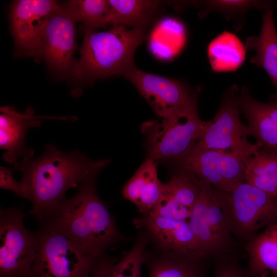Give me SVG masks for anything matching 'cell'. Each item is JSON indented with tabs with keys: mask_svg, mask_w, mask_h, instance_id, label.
<instances>
[{
	"mask_svg": "<svg viewBox=\"0 0 277 277\" xmlns=\"http://www.w3.org/2000/svg\"><path fill=\"white\" fill-rule=\"evenodd\" d=\"M110 162L92 160L77 151L64 152L48 144L39 157L22 159L14 169L22 173L21 182L32 204L29 213L42 223L57 210L69 189L95 177Z\"/></svg>",
	"mask_w": 277,
	"mask_h": 277,
	"instance_id": "obj_1",
	"label": "cell"
},
{
	"mask_svg": "<svg viewBox=\"0 0 277 277\" xmlns=\"http://www.w3.org/2000/svg\"><path fill=\"white\" fill-rule=\"evenodd\" d=\"M95 177L84 181L48 219L85 255L96 259L126 238L119 230L105 203L99 197Z\"/></svg>",
	"mask_w": 277,
	"mask_h": 277,
	"instance_id": "obj_2",
	"label": "cell"
},
{
	"mask_svg": "<svg viewBox=\"0 0 277 277\" xmlns=\"http://www.w3.org/2000/svg\"><path fill=\"white\" fill-rule=\"evenodd\" d=\"M144 30L120 25L105 31H85L80 58L72 66L73 75L89 81L112 75L124 76L135 67L134 54Z\"/></svg>",
	"mask_w": 277,
	"mask_h": 277,
	"instance_id": "obj_3",
	"label": "cell"
},
{
	"mask_svg": "<svg viewBox=\"0 0 277 277\" xmlns=\"http://www.w3.org/2000/svg\"><path fill=\"white\" fill-rule=\"evenodd\" d=\"M196 94L168 116L144 123L142 131L147 138L148 158L176 161L188 152L205 133L211 121L199 116Z\"/></svg>",
	"mask_w": 277,
	"mask_h": 277,
	"instance_id": "obj_4",
	"label": "cell"
},
{
	"mask_svg": "<svg viewBox=\"0 0 277 277\" xmlns=\"http://www.w3.org/2000/svg\"><path fill=\"white\" fill-rule=\"evenodd\" d=\"M214 193L228 230L246 243L277 223V197L255 186L244 182L230 192L214 187Z\"/></svg>",
	"mask_w": 277,
	"mask_h": 277,
	"instance_id": "obj_5",
	"label": "cell"
},
{
	"mask_svg": "<svg viewBox=\"0 0 277 277\" xmlns=\"http://www.w3.org/2000/svg\"><path fill=\"white\" fill-rule=\"evenodd\" d=\"M37 249L30 277H89L96 259L83 254L51 224L41 223L35 232Z\"/></svg>",
	"mask_w": 277,
	"mask_h": 277,
	"instance_id": "obj_6",
	"label": "cell"
},
{
	"mask_svg": "<svg viewBox=\"0 0 277 277\" xmlns=\"http://www.w3.org/2000/svg\"><path fill=\"white\" fill-rule=\"evenodd\" d=\"M239 89L233 86L222 97L218 111L203 137L189 150L199 152L221 150L236 155L242 160L253 154L259 146L250 143L247 125L241 121L237 96Z\"/></svg>",
	"mask_w": 277,
	"mask_h": 277,
	"instance_id": "obj_7",
	"label": "cell"
},
{
	"mask_svg": "<svg viewBox=\"0 0 277 277\" xmlns=\"http://www.w3.org/2000/svg\"><path fill=\"white\" fill-rule=\"evenodd\" d=\"M201 183V191L188 221L199 251L213 259L234 252L236 243L226 225L214 187Z\"/></svg>",
	"mask_w": 277,
	"mask_h": 277,
	"instance_id": "obj_8",
	"label": "cell"
},
{
	"mask_svg": "<svg viewBox=\"0 0 277 277\" xmlns=\"http://www.w3.org/2000/svg\"><path fill=\"white\" fill-rule=\"evenodd\" d=\"M26 215L21 208L1 209L0 277H30L37 240L24 225Z\"/></svg>",
	"mask_w": 277,
	"mask_h": 277,
	"instance_id": "obj_9",
	"label": "cell"
},
{
	"mask_svg": "<svg viewBox=\"0 0 277 277\" xmlns=\"http://www.w3.org/2000/svg\"><path fill=\"white\" fill-rule=\"evenodd\" d=\"M176 161L181 171L189 173L200 181L224 192H231L245 182L243 160L223 150L189 151Z\"/></svg>",
	"mask_w": 277,
	"mask_h": 277,
	"instance_id": "obj_10",
	"label": "cell"
},
{
	"mask_svg": "<svg viewBox=\"0 0 277 277\" xmlns=\"http://www.w3.org/2000/svg\"><path fill=\"white\" fill-rule=\"evenodd\" d=\"M77 22L73 11L67 5L53 12L44 27L41 55L50 67L59 74L71 70Z\"/></svg>",
	"mask_w": 277,
	"mask_h": 277,
	"instance_id": "obj_11",
	"label": "cell"
},
{
	"mask_svg": "<svg viewBox=\"0 0 277 277\" xmlns=\"http://www.w3.org/2000/svg\"><path fill=\"white\" fill-rule=\"evenodd\" d=\"M61 7L52 0H19L14 3L11 13V29L20 53L33 56L41 55L46 23Z\"/></svg>",
	"mask_w": 277,
	"mask_h": 277,
	"instance_id": "obj_12",
	"label": "cell"
},
{
	"mask_svg": "<svg viewBox=\"0 0 277 277\" xmlns=\"http://www.w3.org/2000/svg\"><path fill=\"white\" fill-rule=\"evenodd\" d=\"M124 77L133 84L159 117L172 113L192 95L180 82L143 71L135 66Z\"/></svg>",
	"mask_w": 277,
	"mask_h": 277,
	"instance_id": "obj_13",
	"label": "cell"
},
{
	"mask_svg": "<svg viewBox=\"0 0 277 277\" xmlns=\"http://www.w3.org/2000/svg\"><path fill=\"white\" fill-rule=\"evenodd\" d=\"M132 222L138 230L147 232L151 246L169 251L200 253L188 220L148 215L134 218Z\"/></svg>",
	"mask_w": 277,
	"mask_h": 277,
	"instance_id": "obj_14",
	"label": "cell"
},
{
	"mask_svg": "<svg viewBox=\"0 0 277 277\" xmlns=\"http://www.w3.org/2000/svg\"><path fill=\"white\" fill-rule=\"evenodd\" d=\"M210 259L198 252L161 249L151 246L144 259L149 277H207Z\"/></svg>",
	"mask_w": 277,
	"mask_h": 277,
	"instance_id": "obj_15",
	"label": "cell"
},
{
	"mask_svg": "<svg viewBox=\"0 0 277 277\" xmlns=\"http://www.w3.org/2000/svg\"><path fill=\"white\" fill-rule=\"evenodd\" d=\"M201 189V181L192 174L181 171L167 183H163L161 197L149 215L187 221Z\"/></svg>",
	"mask_w": 277,
	"mask_h": 277,
	"instance_id": "obj_16",
	"label": "cell"
},
{
	"mask_svg": "<svg viewBox=\"0 0 277 277\" xmlns=\"http://www.w3.org/2000/svg\"><path fill=\"white\" fill-rule=\"evenodd\" d=\"M33 113L31 107L24 113L17 112L11 106L1 107L0 147L6 150L3 156L6 163L15 164L19 158L33 156V150L25 146V135L29 128L41 125Z\"/></svg>",
	"mask_w": 277,
	"mask_h": 277,
	"instance_id": "obj_17",
	"label": "cell"
},
{
	"mask_svg": "<svg viewBox=\"0 0 277 277\" xmlns=\"http://www.w3.org/2000/svg\"><path fill=\"white\" fill-rule=\"evenodd\" d=\"M237 100L247 121L249 135L255 138L260 149L277 152V101H257L246 87L239 92Z\"/></svg>",
	"mask_w": 277,
	"mask_h": 277,
	"instance_id": "obj_18",
	"label": "cell"
},
{
	"mask_svg": "<svg viewBox=\"0 0 277 277\" xmlns=\"http://www.w3.org/2000/svg\"><path fill=\"white\" fill-rule=\"evenodd\" d=\"M162 188L155 161L148 158L124 186L122 194L136 206L142 215H148L157 204Z\"/></svg>",
	"mask_w": 277,
	"mask_h": 277,
	"instance_id": "obj_19",
	"label": "cell"
},
{
	"mask_svg": "<svg viewBox=\"0 0 277 277\" xmlns=\"http://www.w3.org/2000/svg\"><path fill=\"white\" fill-rule=\"evenodd\" d=\"M149 244L147 232L138 230L133 246L122 259H114L106 253L97 258L89 277H142L144 254Z\"/></svg>",
	"mask_w": 277,
	"mask_h": 277,
	"instance_id": "obj_20",
	"label": "cell"
},
{
	"mask_svg": "<svg viewBox=\"0 0 277 277\" xmlns=\"http://www.w3.org/2000/svg\"><path fill=\"white\" fill-rule=\"evenodd\" d=\"M245 47L255 51L250 62L265 70L277 91V32L272 9L265 10L259 34L247 37Z\"/></svg>",
	"mask_w": 277,
	"mask_h": 277,
	"instance_id": "obj_21",
	"label": "cell"
},
{
	"mask_svg": "<svg viewBox=\"0 0 277 277\" xmlns=\"http://www.w3.org/2000/svg\"><path fill=\"white\" fill-rule=\"evenodd\" d=\"M248 277H262L268 271L277 277V223L266 227L246 243Z\"/></svg>",
	"mask_w": 277,
	"mask_h": 277,
	"instance_id": "obj_22",
	"label": "cell"
},
{
	"mask_svg": "<svg viewBox=\"0 0 277 277\" xmlns=\"http://www.w3.org/2000/svg\"><path fill=\"white\" fill-rule=\"evenodd\" d=\"M243 161L245 183L277 197V152L259 149Z\"/></svg>",
	"mask_w": 277,
	"mask_h": 277,
	"instance_id": "obj_23",
	"label": "cell"
},
{
	"mask_svg": "<svg viewBox=\"0 0 277 277\" xmlns=\"http://www.w3.org/2000/svg\"><path fill=\"white\" fill-rule=\"evenodd\" d=\"M107 25L131 26L144 29L158 12L157 1L109 0Z\"/></svg>",
	"mask_w": 277,
	"mask_h": 277,
	"instance_id": "obj_24",
	"label": "cell"
},
{
	"mask_svg": "<svg viewBox=\"0 0 277 277\" xmlns=\"http://www.w3.org/2000/svg\"><path fill=\"white\" fill-rule=\"evenodd\" d=\"M67 5L73 11L77 21L82 23L85 31H95L107 25L110 11L108 1H70Z\"/></svg>",
	"mask_w": 277,
	"mask_h": 277,
	"instance_id": "obj_25",
	"label": "cell"
},
{
	"mask_svg": "<svg viewBox=\"0 0 277 277\" xmlns=\"http://www.w3.org/2000/svg\"><path fill=\"white\" fill-rule=\"evenodd\" d=\"M201 3L206 10H208L207 13L210 11H217L228 19L244 15L247 10L252 8L267 10H273L275 6L274 2L258 1L213 0Z\"/></svg>",
	"mask_w": 277,
	"mask_h": 277,
	"instance_id": "obj_26",
	"label": "cell"
},
{
	"mask_svg": "<svg viewBox=\"0 0 277 277\" xmlns=\"http://www.w3.org/2000/svg\"><path fill=\"white\" fill-rule=\"evenodd\" d=\"M213 277H248L246 270L241 265L235 251L212 259Z\"/></svg>",
	"mask_w": 277,
	"mask_h": 277,
	"instance_id": "obj_27",
	"label": "cell"
},
{
	"mask_svg": "<svg viewBox=\"0 0 277 277\" xmlns=\"http://www.w3.org/2000/svg\"><path fill=\"white\" fill-rule=\"evenodd\" d=\"M13 170L5 167H0V187L12 191L17 195L28 200V197L21 182L16 181L13 176Z\"/></svg>",
	"mask_w": 277,
	"mask_h": 277,
	"instance_id": "obj_28",
	"label": "cell"
}]
</instances>
